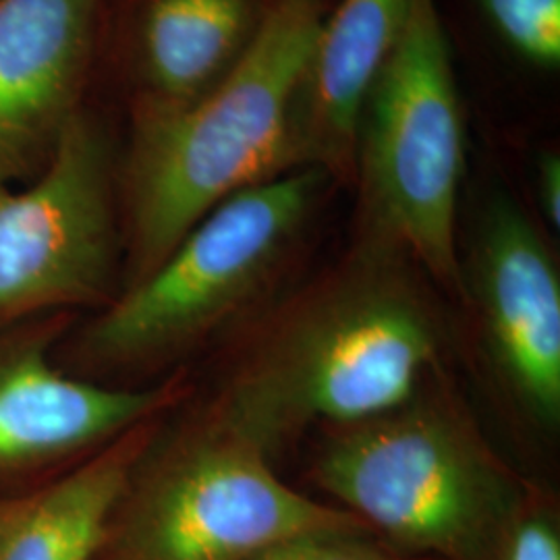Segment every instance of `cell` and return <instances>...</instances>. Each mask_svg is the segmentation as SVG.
I'll return each mask as SVG.
<instances>
[{
	"label": "cell",
	"instance_id": "6da1fadb",
	"mask_svg": "<svg viewBox=\"0 0 560 560\" xmlns=\"http://www.w3.org/2000/svg\"><path fill=\"white\" fill-rule=\"evenodd\" d=\"M411 268L400 247L363 233L261 328L212 411L270 455L307 425L365 420L418 395L442 337Z\"/></svg>",
	"mask_w": 560,
	"mask_h": 560
},
{
	"label": "cell",
	"instance_id": "7a4b0ae2",
	"mask_svg": "<svg viewBox=\"0 0 560 560\" xmlns=\"http://www.w3.org/2000/svg\"><path fill=\"white\" fill-rule=\"evenodd\" d=\"M324 18L322 0H272L221 81L141 108L125 171L131 284L222 201L307 168L293 115Z\"/></svg>",
	"mask_w": 560,
	"mask_h": 560
},
{
	"label": "cell",
	"instance_id": "3957f363",
	"mask_svg": "<svg viewBox=\"0 0 560 560\" xmlns=\"http://www.w3.org/2000/svg\"><path fill=\"white\" fill-rule=\"evenodd\" d=\"M436 376L399 407L330 425L314 480L402 555L483 560L523 488Z\"/></svg>",
	"mask_w": 560,
	"mask_h": 560
},
{
	"label": "cell",
	"instance_id": "277c9868",
	"mask_svg": "<svg viewBox=\"0 0 560 560\" xmlns=\"http://www.w3.org/2000/svg\"><path fill=\"white\" fill-rule=\"evenodd\" d=\"M355 168L363 233L390 241L425 275L465 295L457 254L465 122L436 0H413L361 113Z\"/></svg>",
	"mask_w": 560,
	"mask_h": 560
},
{
	"label": "cell",
	"instance_id": "5b68a950",
	"mask_svg": "<svg viewBox=\"0 0 560 560\" xmlns=\"http://www.w3.org/2000/svg\"><path fill=\"white\" fill-rule=\"evenodd\" d=\"M330 175L301 168L219 203L83 339L106 368L166 360L247 314L279 279Z\"/></svg>",
	"mask_w": 560,
	"mask_h": 560
},
{
	"label": "cell",
	"instance_id": "8992f818",
	"mask_svg": "<svg viewBox=\"0 0 560 560\" xmlns=\"http://www.w3.org/2000/svg\"><path fill=\"white\" fill-rule=\"evenodd\" d=\"M347 529L368 527L287 486L260 444L210 409L133 474L96 560H256L287 541Z\"/></svg>",
	"mask_w": 560,
	"mask_h": 560
},
{
	"label": "cell",
	"instance_id": "52a82bcc",
	"mask_svg": "<svg viewBox=\"0 0 560 560\" xmlns=\"http://www.w3.org/2000/svg\"><path fill=\"white\" fill-rule=\"evenodd\" d=\"M110 148L75 113L23 189L0 180V326L98 298L113 268Z\"/></svg>",
	"mask_w": 560,
	"mask_h": 560
},
{
	"label": "cell",
	"instance_id": "ba28073f",
	"mask_svg": "<svg viewBox=\"0 0 560 560\" xmlns=\"http://www.w3.org/2000/svg\"><path fill=\"white\" fill-rule=\"evenodd\" d=\"M465 295L506 395L541 430L560 421V277L536 224L509 196L481 217Z\"/></svg>",
	"mask_w": 560,
	"mask_h": 560
},
{
	"label": "cell",
	"instance_id": "9c48e42d",
	"mask_svg": "<svg viewBox=\"0 0 560 560\" xmlns=\"http://www.w3.org/2000/svg\"><path fill=\"white\" fill-rule=\"evenodd\" d=\"M98 0H0V180L48 156L75 110Z\"/></svg>",
	"mask_w": 560,
	"mask_h": 560
},
{
	"label": "cell",
	"instance_id": "30bf717a",
	"mask_svg": "<svg viewBox=\"0 0 560 560\" xmlns=\"http://www.w3.org/2000/svg\"><path fill=\"white\" fill-rule=\"evenodd\" d=\"M175 386L113 388L57 370L40 345L0 349V476L73 455L136 430Z\"/></svg>",
	"mask_w": 560,
	"mask_h": 560
},
{
	"label": "cell",
	"instance_id": "8fae6325",
	"mask_svg": "<svg viewBox=\"0 0 560 560\" xmlns=\"http://www.w3.org/2000/svg\"><path fill=\"white\" fill-rule=\"evenodd\" d=\"M413 0H340L324 18L301 80L295 136L307 168H355L361 113L399 44Z\"/></svg>",
	"mask_w": 560,
	"mask_h": 560
},
{
	"label": "cell",
	"instance_id": "7c38bea8",
	"mask_svg": "<svg viewBox=\"0 0 560 560\" xmlns=\"http://www.w3.org/2000/svg\"><path fill=\"white\" fill-rule=\"evenodd\" d=\"M138 425L40 490L0 504V560H96L136 474Z\"/></svg>",
	"mask_w": 560,
	"mask_h": 560
},
{
	"label": "cell",
	"instance_id": "4fadbf2b",
	"mask_svg": "<svg viewBox=\"0 0 560 560\" xmlns=\"http://www.w3.org/2000/svg\"><path fill=\"white\" fill-rule=\"evenodd\" d=\"M260 20L252 0H152L140 36L152 101L201 96L240 60Z\"/></svg>",
	"mask_w": 560,
	"mask_h": 560
},
{
	"label": "cell",
	"instance_id": "5bb4252c",
	"mask_svg": "<svg viewBox=\"0 0 560 560\" xmlns=\"http://www.w3.org/2000/svg\"><path fill=\"white\" fill-rule=\"evenodd\" d=\"M486 18L521 59L560 65V0H480Z\"/></svg>",
	"mask_w": 560,
	"mask_h": 560
},
{
	"label": "cell",
	"instance_id": "9a60e30c",
	"mask_svg": "<svg viewBox=\"0 0 560 560\" xmlns=\"http://www.w3.org/2000/svg\"><path fill=\"white\" fill-rule=\"evenodd\" d=\"M483 560H560V527L552 504L523 492Z\"/></svg>",
	"mask_w": 560,
	"mask_h": 560
},
{
	"label": "cell",
	"instance_id": "2e32d148",
	"mask_svg": "<svg viewBox=\"0 0 560 560\" xmlns=\"http://www.w3.org/2000/svg\"><path fill=\"white\" fill-rule=\"evenodd\" d=\"M256 560H432L402 555L368 529L324 532L287 541Z\"/></svg>",
	"mask_w": 560,
	"mask_h": 560
},
{
	"label": "cell",
	"instance_id": "e0dca14e",
	"mask_svg": "<svg viewBox=\"0 0 560 560\" xmlns=\"http://www.w3.org/2000/svg\"><path fill=\"white\" fill-rule=\"evenodd\" d=\"M538 200L541 214L550 229L560 226V159L552 152L541 154L538 161Z\"/></svg>",
	"mask_w": 560,
	"mask_h": 560
}]
</instances>
